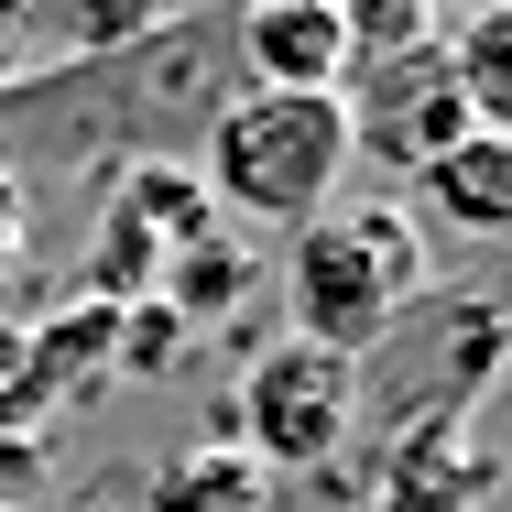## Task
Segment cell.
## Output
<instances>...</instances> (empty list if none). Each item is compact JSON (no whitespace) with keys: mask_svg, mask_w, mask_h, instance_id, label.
<instances>
[{"mask_svg":"<svg viewBox=\"0 0 512 512\" xmlns=\"http://www.w3.org/2000/svg\"><path fill=\"white\" fill-rule=\"evenodd\" d=\"M502 480V458L469 436V425H404L382 447V480H371V512H480Z\"/></svg>","mask_w":512,"mask_h":512,"instance_id":"cell-8","label":"cell"},{"mask_svg":"<svg viewBox=\"0 0 512 512\" xmlns=\"http://www.w3.org/2000/svg\"><path fill=\"white\" fill-rule=\"evenodd\" d=\"M11 469H22V436H0V491H11Z\"/></svg>","mask_w":512,"mask_h":512,"instance_id":"cell-16","label":"cell"},{"mask_svg":"<svg viewBox=\"0 0 512 512\" xmlns=\"http://www.w3.org/2000/svg\"><path fill=\"white\" fill-rule=\"evenodd\" d=\"M77 512H99V502H77Z\"/></svg>","mask_w":512,"mask_h":512,"instance_id":"cell-18","label":"cell"},{"mask_svg":"<svg viewBox=\"0 0 512 512\" xmlns=\"http://www.w3.org/2000/svg\"><path fill=\"white\" fill-rule=\"evenodd\" d=\"M142 512H273V469H251L240 447H186L153 469Z\"/></svg>","mask_w":512,"mask_h":512,"instance_id":"cell-11","label":"cell"},{"mask_svg":"<svg viewBox=\"0 0 512 512\" xmlns=\"http://www.w3.org/2000/svg\"><path fill=\"white\" fill-rule=\"evenodd\" d=\"M425 295V229L404 207H327L284 240V306H295V338L306 349H338L360 360L393 316Z\"/></svg>","mask_w":512,"mask_h":512,"instance_id":"cell-3","label":"cell"},{"mask_svg":"<svg viewBox=\"0 0 512 512\" xmlns=\"http://www.w3.org/2000/svg\"><path fill=\"white\" fill-rule=\"evenodd\" d=\"M11 273H22V218H0V295H11Z\"/></svg>","mask_w":512,"mask_h":512,"instance_id":"cell-15","label":"cell"},{"mask_svg":"<svg viewBox=\"0 0 512 512\" xmlns=\"http://www.w3.org/2000/svg\"><path fill=\"white\" fill-rule=\"evenodd\" d=\"M251 251L229 240V229H207L197 251H175V273H164V306L186 316V327H207V316H240V295H251Z\"/></svg>","mask_w":512,"mask_h":512,"instance_id":"cell-12","label":"cell"},{"mask_svg":"<svg viewBox=\"0 0 512 512\" xmlns=\"http://www.w3.org/2000/svg\"><path fill=\"white\" fill-rule=\"evenodd\" d=\"M447 77H458V99L480 131H512V0H469V11H447Z\"/></svg>","mask_w":512,"mask_h":512,"instance_id":"cell-10","label":"cell"},{"mask_svg":"<svg viewBox=\"0 0 512 512\" xmlns=\"http://www.w3.org/2000/svg\"><path fill=\"white\" fill-rule=\"evenodd\" d=\"M414 197L447 240H512V131H469L447 164L414 175Z\"/></svg>","mask_w":512,"mask_h":512,"instance_id":"cell-9","label":"cell"},{"mask_svg":"<svg viewBox=\"0 0 512 512\" xmlns=\"http://www.w3.org/2000/svg\"><path fill=\"white\" fill-rule=\"evenodd\" d=\"M22 207H33V197H22V186H11V175H0V218H22Z\"/></svg>","mask_w":512,"mask_h":512,"instance_id":"cell-17","label":"cell"},{"mask_svg":"<svg viewBox=\"0 0 512 512\" xmlns=\"http://www.w3.org/2000/svg\"><path fill=\"white\" fill-rule=\"evenodd\" d=\"M338 175H349V109H338V88H240L197 142V186L229 218L284 229V240L306 218H327Z\"/></svg>","mask_w":512,"mask_h":512,"instance_id":"cell-2","label":"cell"},{"mask_svg":"<svg viewBox=\"0 0 512 512\" xmlns=\"http://www.w3.org/2000/svg\"><path fill=\"white\" fill-rule=\"evenodd\" d=\"M186 316L164 306V295H142V306H120V349H109V382H164L175 360H186Z\"/></svg>","mask_w":512,"mask_h":512,"instance_id":"cell-13","label":"cell"},{"mask_svg":"<svg viewBox=\"0 0 512 512\" xmlns=\"http://www.w3.org/2000/svg\"><path fill=\"white\" fill-rule=\"evenodd\" d=\"M240 99V44L229 11H186L120 55H55L22 88H0V175L77 186V175H131V164H197L207 120Z\"/></svg>","mask_w":512,"mask_h":512,"instance_id":"cell-1","label":"cell"},{"mask_svg":"<svg viewBox=\"0 0 512 512\" xmlns=\"http://www.w3.org/2000/svg\"><path fill=\"white\" fill-rule=\"evenodd\" d=\"M349 436H360V360L306 349V338H273L240 371V458L251 469L306 480V469H338Z\"/></svg>","mask_w":512,"mask_h":512,"instance_id":"cell-5","label":"cell"},{"mask_svg":"<svg viewBox=\"0 0 512 512\" xmlns=\"http://www.w3.org/2000/svg\"><path fill=\"white\" fill-rule=\"evenodd\" d=\"M512 360V306L502 295H414L371 349H360V425L393 447L404 425H469Z\"/></svg>","mask_w":512,"mask_h":512,"instance_id":"cell-4","label":"cell"},{"mask_svg":"<svg viewBox=\"0 0 512 512\" xmlns=\"http://www.w3.org/2000/svg\"><path fill=\"white\" fill-rule=\"evenodd\" d=\"M349 164H382V175H425V164H447L480 120L458 99V77H447V44H393V55H360L349 66Z\"/></svg>","mask_w":512,"mask_h":512,"instance_id":"cell-6","label":"cell"},{"mask_svg":"<svg viewBox=\"0 0 512 512\" xmlns=\"http://www.w3.org/2000/svg\"><path fill=\"white\" fill-rule=\"evenodd\" d=\"M229 44H240V88H349L360 66L338 0H251L229 11Z\"/></svg>","mask_w":512,"mask_h":512,"instance_id":"cell-7","label":"cell"},{"mask_svg":"<svg viewBox=\"0 0 512 512\" xmlns=\"http://www.w3.org/2000/svg\"><path fill=\"white\" fill-rule=\"evenodd\" d=\"M44 66V0H0V88H22Z\"/></svg>","mask_w":512,"mask_h":512,"instance_id":"cell-14","label":"cell"}]
</instances>
